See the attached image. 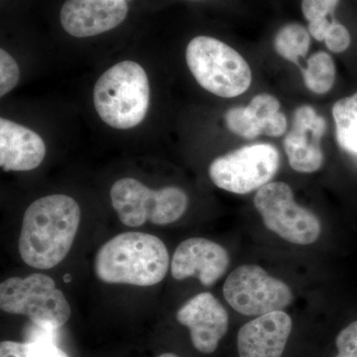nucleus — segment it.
<instances>
[{
  "label": "nucleus",
  "mask_w": 357,
  "mask_h": 357,
  "mask_svg": "<svg viewBox=\"0 0 357 357\" xmlns=\"http://www.w3.org/2000/svg\"><path fill=\"white\" fill-rule=\"evenodd\" d=\"M149 100L146 72L133 61H124L105 70L93 89L96 112L116 129L133 128L144 121Z\"/></svg>",
  "instance_id": "obj_3"
},
{
  "label": "nucleus",
  "mask_w": 357,
  "mask_h": 357,
  "mask_svg": "<svg viewBox=\"0 0 357 357\" xmlns=\"http://www.w3.org/2000/svg\"><path fill=\"white\" fill-rule=\"evenodd\" d=\"M229 265V253L222 245L206 238L192 237L176 249L171 272L176 280L197 275L204 286L211 287L225 275Z\"/></svg>",
  "instance_id": "obj_13"
},
{
  "label": "nucleus",
  "mask_w": 357,
  "mask_h": 357,
  "mask_svg": "<svg viewBox=\"0 0 357 357\" xmlns=\"http://www.w3.org/2000/svg\"><path fill=\"white\" fill-rule=\"evenodd\" d=\"M128 13L126 0H66L60 21L68 34L86 38L114 29Z\"/></svg>",
  "instance_id": "obj_12"
},
{
  "label": "nucleus",
  "mask_w": 357,
  "mask_h": 357,
  "mask_svg": "<svg viewBox=\"0 0 357 357\" xmlns=\"http://www.w3.org/2000/svg\"><path fill=\"white\" fill-rule=\"evenodd\" d=\"M326 123L323 116L310 105H302L294 112L292 129L284 139L289 164L300 173H314L324 163L321 140Z\"/></svg>",
  "instance_id": "obj_11"
},
{
  "label": "nucleus",
  "mask_w": 357,
  "mask_h": 357,
  "mask_svg": "<svg viewBox=\"0 0 357 357\" xmlns=\"http://www.w3.org/2000/svg\"><path fill=\"white\" fill-rule=\"evenodd\" d=\"M280 164L273 145H248L211 162L208 174L213 184L234 194L244 195L267 185Z\"/></svg>",
  "instance_id": "obj_8"
},
{
  "label": "nucleus",
  "mask_w": 357,
  "mask_h": 357,
  "mask_svg": "<svg viewBox=\"0 0 357 357\" xmlns=\"http://www.w3.org/2000/svg\"><path fill=\"white\" fill-rule=\"evenodd\" d=\"M112 206L121 222L129 227H139L147 222L167 225L182 218L189 198L178 187L152 190L132 178L116 181L110 189Z\"/></svg>",
  "instance_id": "obj_5"
},
{
  "label": "nucleus",
  "mask_w": 357,
  "mask_h": 357,
  "mask_svg": "<svg viewBox=\"0 0 357 357\" xmlns=\"http://www.w3.org/2000/svg\"><path fill=\"white\" fill-rule=\"evenodd\" d=\"M292 326V319L283 311L268 312L248 321L237 335L239 357H281Z\"/></svg>",
  "instance_id": "obj_14"
},
{
  "label": "nucleus",
  "mask_w": 357,
  "mask_h": 357,
  "mask_svg": "<svg viewBox=\"0 0 357 357\" xmlns=\"http://www.w3.org/2000/svg\"><path fill=\"white\" fill-rule=\"evenodd\" d=\"M255 206L265 227L289 243L309 245L318 241L321 230L319 218L296 203L286 183H268L258 190Z\"/></svg>",
  "instance_id": "obj_7"
},
{
  "label": "nucleus",
  "mask_w": 357,
  "mask_h": 357,
  "mask_svg": "<svg viewBox=\"0 0 357 357\" xmlns=\"http://www.w3.org/2000/svg\"><path fill=\"white\" fill-rule=\"evenodd\" d=\"M286 129H287V119L285 115L278 112L265 122L262 133L271 137H279L286 132Z\"/></svg>",
  "instance_id": "obj_27"
},
{
  "label": "nucleus",
  "mask_w": 357,
  "mask_h": 357,
  "mask_svg": "<svg viewBox=\"0 0 357 357\" xmlns=\"http://www.w3.org/2000/svg\"><path fill=\"white\" fill-rule=\"evenodd\" d=\"M335 62L326 52H318L307 60V69L303 70L304 83L317 95L328 93L335 81Z\"/></svg>",
  "instance_id": "obj_18"
},
{
  "label": "nucleus",
  "mask_w": 357,
  "mask_h": 357,
  "mask_svg": "<svg viewBox=\"0 0 357 357\" xmlns=\"http://www.w3.org/2000/svg\"><path fill=\"white\" fill-rule=\"evenodd\" d=\"M188 67L199 86L222 98L243 95L252 81L250 67L229 45L210 36H197L185 50Z\"/></svg>",
  "instance_id": "obj_4"
},
{
  "label": "nucleus",
  "mask_w": 357,
  "mask_h": 357,
  "mask_svg": "<svg viewBox=\"0 0 357 357\" xmlns=\"http://www.w3.org/2000/svg\"><path fill=\"white\" fill-rule=\"evenodd\" d=\"M20 68L13 56L4 49L0 50V96H4L20 82Z\"/></svg>",
  "instance_id": "obj_23"
},
{
  "label": "nucleus",
  "mask_w": 357,
  "mask_h": 357,
  "mask_svg": "<svg viewBox=\"0 0 357 357\" xmlns=\"http://www.w3.org/2000/svg\"><path fill=\"white\" fill-rule=\"evenodd\" d=\"M223 296L232 309L245 316L282 311L293 301L292 292L284 282L253 264L241 265L229 274Z\"/></svg>",
  "instance_id": "obj_9"
},
{
  "label": "nucleus",
  "mask_w": 357,
  "mask_h": 357,
  "mask_svg": "<svg viewBox=\"0 0 357 357\" xmlns=\"http://www.w3.org/2000/svg\"><path fill=\"white\" fill-rule=\"evenodd\" d=\"M311 37L304 25L298 22L286 23L275 34V51L282 58L299 64V58L305 57L309 51Z\"/></svg>",
  "instance_id": "obj_17"
},
{
  "label": "nucleus",
  "mask_w": 357,
  "mask_h": 357,
  "mask_svg": "<svg viewBox=\"0 0 357 357\" xmlns=\"http://www.w3.org/2000/svg\"><path fill=\"white\" fill-rule=\"evenodd\" d=\"M335 345L338 351L335 357H357V321L338 333Z\"/></svg>",
  "instance_id": "obj_25"
},
{
  "label": "nucleus",
  "mask_w": 357,
  "mask_h": 357,
  "mask_svg": "<svg viewBox=\"0 0 357 357\" xmlns=\"http://www.w3.org/2000/svg\"><path fill=\"white\" fill-rule=\"evenodd\" d=\"M170 256L158 237L144 232H123L103 244L95 260L100 281L149 287L165 278Z\"/></svg>",
  "instance_id": "obj_2"
},
{
  "label": "nucleus",
  "mask_w": 357,
  "mask_h": 357,
  "mask_svg": "<svg viewBox=\"0 0 357 357\" xmlns=\"http://www.w3.org/2000/svg\"><path fill=\"white\" fill-rule=\"evenodd\" d=\"M246 109L259 124L262 131L265 122L280 109V102L273 96L262 93L255 96Z\"/></svg>",
  "instance_id": "obj_22"
},
{
  "label": "nucleus",
  "mask_w": 357,
  "mask_h": 357,
  "mask_svg": "<svg viewBox=\"0 0 357 357\" xmlns=\"http://www.w3.org/2000/svg\"><path fill=\"white\" fill-rule=\"evenodd\" d=\"M337 9L335 13L326 16V18H328V20L330 21L331 26L324 41H325L328 50L333 52V53L344 52L349 48L351 42V33H349L347 26L338 21L337 16H335Z\"/></svg>",
  "instance_id": "obj_21"
},
{
  "label": "nucleus",
  "mask_w": 357,
  "mask_h": 357,
  "mask_svg": "<svg viewBox=\"0 0 357 357\" xmlns=\"http://www.w3.org/2000/svg\"><path fill=\"white\" fill-rule=\"evenodd\" d=\"M0 307L13 314H23L33 324L59 330L69 321L70 307L51 277L35 273L11 277L0 285Z\"/></svg>",
  "instance_id": "obj_6"
},
{
  "label": "nucleus",
  "mask_w": 357,
  "mask_h": 357,
  "mask_svg": "<svg viewBox=\"0 0 357 357\" xmlns=\"http://www.w3.org/2000/svg\"><path fill=\"white\" fill-rule=\"evenodd\" d=\"M81 208L66 195L36 199L23 217L18 250L30 267L47 270L57 266L70 252L76 238Z\"/></svg>",
  "instance_id": "obj_1"
},
{
  "label": "nucleus",
  "mask_w": 357,
  "mask_h": 357,
  "mask_svg": "<svg viewBox=\"0 0 357 357\" xmlns=\"http://www.w3.org/2000/svg\"><path fill=\"white\" fill-rule=\"evenodd\" d=\"M177 321L187 326L192 344L202 354L215 351L229 330V314L211 293H201L178 310Z\"/></svg>",
  "instance_id": "obj_10"
},
{
  "label": "nucleus",
  "mask_w": 357,
  "mask_h": 357,
  "mask_svg": "<svg viewBox=\"0 0 357 357\" xmlns=\"http://www.w3.org/2000/svg\"><path fill=\"white\" fill-rule=\"evenodd\" d=\"M158 357H178V356H176V354H161V356Z\"/></svg>",
  "instance_id": "obj_28"
},
{
  "label": "nucleus",
  "mask_w": 357,
  "mask_h": 357,
  "mask_svg": "<svg viewBox=\"0 0 357 357\" xmlns=\"http://www.w3.org/2000/svg\"><path fill=\"white\" fill-rule=\"evenodd\" d=\"M333 115L337 144L344 151L357 155V93L335 102Z\"/></svg>",
  "instance_id": "obj_16"
},
{
  "label": "nucleus",
  "mask_w": 357,
  "mask_h": 357,
  "mask_svg": "<svg viewBox=\"0 0 357 357\" xmlns=\"http://www.w3.org/2000/svg\"><path fill=\"white\" fill-rule=\"evenodd\" d=\"M225 121L231 132L245 139H255L262 134L259 124L249 114L246 107H232L225 114Z\"/></svg>",
  "instance_id": "obj_20"
},
{
  "label": "nucleus",
  "mask_w": 357,
  "mask_h": 357,
  "mask_svg": "<svg viewBox=\"0 0 357 357\" xmlns=\"http://www.w3.org/2000/svg\"><path fill=\"white\" fill-rule=\"evenodd\" d=\"M46 145L41 136L6 119H0V166L6 172H24L43 162Z\"/></svg>",
  "instance_id": "obj_15"
},
{
  "label": "nucleus",
  "mask_w": 357,
  "mask_h": 357,
  "mask_svg": "<svg viewBox=\"0 0 357 357\" xmlns=\"http://www.w3.org/2000/svg\"><path fill=\"white\" fill-rule=\"evenodd\" d=\"M0 357H69V356L53 342H16L6 340L0 344Z\"/></svg>",
  "instance_id": "obj_19"
},
{
  "label": "nucleus",
  "mask_w": 357,
  "mask_h": 357,
  "mask_svg": "<svg viewBox=\"0 0 357 357\" xmlns=\"http://www.w3.org/2000/svg\"><path fill=\"white\" fill-rule=\"evenodd\" d=\"M340 0H301V10L307 23L335 13Z\"/></svg>",
  "instance_id": "obj_24"
},
{
  "label": "nucleus",
  "mask_w": 357,
  "mask_h": 357,
  "mask_svg": "<svg viewBox=\"0 0 357 357\" xmlns=\"http://www.w3.org/2000/svg\"><path fill=\"white\" fill-rule=\"evenodd\" d=\"M57 331L53 328H43L32 323L26 328V342H48L55 344L57 338Z\"/></svg>",
  "instance_id": "obj_26"
}]
</instances>
